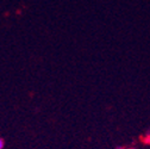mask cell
I'll list each match as a JSON object with an SVG mask.
<instances>
[{
  "instance_id": "1",
  "label": "cell",
  "mask_w": 150,
  "mask_h": 149,
  "mask_svg": "<svg viewBox=\"0 0 150 149\" xmlns=\"http://www.w3.org/2000/svg\"><path fill=\"white\" fill-rule=\"evenodd\" d=\"M142 142L144 144H146V145H150V131L146 133V134H144V136L142 137Z\"/></svg>"
},
{
  "instance_id": "2",
  "label": "cell",
  "mask_w": 150,
  "mask_h": 149,
  "mask_svg": "<svg viewBox=\"0 0 150 149\" xmlns=\"http://www.w3.org/2000/svg\"><path fill=\"white\" fill-rule=\"evenodd\" d=\"M5 148V140L3 137H0V149H4Z\"/></svg>"
},
{
  "instance_id": "3",
  "label": "cell",
  "mask_w": 150,
  "mask_h": 149,
  "mask_svg": "<svg viewBox=\"0 0 150 149\" xmlns=\"http://www.w3.org/2000/svg\"><path fill=\"white\" fill-rule=\"evenodd\" d=\"M116 149H137L135 147H122V145H118Z\"/></svg>"
}]
</instances>
